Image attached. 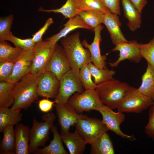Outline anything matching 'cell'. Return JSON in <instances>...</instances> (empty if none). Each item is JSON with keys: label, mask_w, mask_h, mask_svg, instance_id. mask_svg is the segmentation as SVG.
I'll return each mask as SVG.
<instances>
[{"label": "cell", "mask_w": 154, "mask_h": 154, "mask_svg": "<svg viewBox=\"0 0 154 154\" xmlns=\"http://www.w3.org/2000/svg\"><path fill=\"white\" fill-rule=\"evenodd\" d=\"M90 145L92 154H114L113 143L107 132L104 133Z\"/></svg>", "instance_id": "obj_25"}, {"label": "cell", "mask_w": 154, "mask_h": 154, "mask_svg": "<svg viewBox=\"0 0 154 154\" xmlns=\"http://www.w3.org/2000/svg\"><path fill=\"white\" fill-rule=\"evenodd\" d=\"M61 137L63 143L66 145L70 154L83 153L87 143L76 129L74 132L69 131L61 135Z\"/></svg>", "instance_id": "obj_19"}, {"label": "cell", "mask_w": 154, "mask_h": 154, "mask_svg": "<svg viewBox=\"0 0 154 154\" xmlns=\"http://www.w3.org/2000/svg\"><path fill=\"white\" fill-rule=\"evenodd\" d=\"M21 110L9 107H0V132L10 125H16L22 120Z\"/></svg>", "instance_id": "obj_23"}, {"label": "cell", "mask_w": 154, "mask_h": 154, "mask_svg": "<svg viewBox=\"0 0 154 154\" xmlns=\"http://www.w3.org/2000/svg\"><path fill=\"white\" fill-rule=\"evenodd\" d=\"M88 66L92 76L94 78V82L97 85L114 79L113 77L116 73L114 70L106 68H99L92 62L89 63Z\"/></svg>", "instance_id": "obj_30"}, {"label": "cell", "mask_w": 154, "mask_h": 154, "mask_svg": "<svg viewBox=\"0 0 154 154\" xmlns=\"http://www.w3.org/2000/svg\"><path fill=\"white\" fill-rule=\"evenodd\" d=\"M53 23L52 18H48L46 21L44 25L33 35L32 38L35 44L43 40L42 37L43 35Z\"/></svg>", "instance_id": "obj_39"}, {"label": "cell", "mask_w": 154, "mask_h": 154, "mask_svg": "<svg viewBox=\"0 0 154 154\" xmlns=\"http://www.w3.org/2000/svg\"><path fill=\"white\" fill-rule=\"evenodd\" d=\"M55 45L46 40L35 44L32 51L33 60L29 73L38 77L46 71Z\"/></svg>", "instance_id": "obj_6"}, {"label": "cell", "mask_w": 154, "mask_h": 154, "mask_svg": "<svg viewBox=\"0 0 154 154\" xmlns=\"http://www.w3.org/2000/svg\"><path fill=\"white\" fill-rule=\"evenodd\" d=\"M102 116V121L108 129L124 139L130 141L136 139L133 135H128L123 133L120 128V126L125 119L123 113L118 111L114 112L113 110L104 105L99 111Z\"/></svg>", "instance_id": "obj_10"}, {"label": "cell", "mask_w": 154, "mask_h": 154, "mask_svg": "<svg viewBox=\"0 0 154 154\" xmlns=\"http://www.w3.org/2000/svg\"><path fill=\"white\" fill-rule=\"evenodd\" d=\"M88 64H83L79 70V76L85 90L95 89L97 85L93 82L91 74L88 68Z\"/></svg>", "instance_id": "obj_35"}, {"label": "cell", "mask_w": 154, "mask_h": 154, "mask_svg": "<svg viewBox=\"0 0 154 154\" xmlns=\"http://www.w3.org/2000/svg\"><path fill=\"white\" fill-rule=\"evenodd\" d=\"M16 83L0 81V107H9L14 102L13 90Z\"/></svg>", "instance_id": "obj_28"}, {"label": "cell", "mask_w": 154, "mask_h": 154, "mask_svg": "<svg viewBox=\"0 0 154 154\" xmlns=\"http://www.w3.org/2000/svg\"><path fill=\"white\" fill-rule=\"evenodd\" d=\"M138 44L137 42L134 40L117 43L111 51H119V57L114 62L109 63L110 66L117 67L121 62L126 60L137 63L140 62L142 57Z\"/></svg>", "instance_id": "obj_11"}, {"label": "cell", "mask_w": 154, "mask_h": 154, "mask_svg": "<svg viewBox=\"0 0 154 154\" xmlns=\"http://www.w3.org/2000/svg\"><path fill=\"white\" fill-rule=\"evenodd\" d=\"M14 19L13 15L0 18V41H6L11 32L10 29Z\"/></svg>", "instance_id": "obj_36"}, {"label": "cell", "mask_w": 154, "mask_h": 154, "mask_svg": "<svg viewBox=\"0 0 154 154\" xmlns=\"http://www.w3.org/2000/svg\"><path fill=\"white\" fill-rule=\"evenodd\" d=\"M38 11L44 12L60 13L65 18L68 19L76 16L79 13L75 4L74 0H67L65 3L59 8L46 9L40 7L39 8Z\"/></svg>", "instance_id": "obj_31"}, {"label": "cell", "mask_w": 154, "mask_h": 154, "mask_svg": "<svg viewBox=\"0 0 154 154\" xmlns=\"http://www.w3.org/2000/svg\"><path fill=\"white\" fill-rule=\"evenodd\" d=\"M105 6L111 13L117 15H121L119 0H102Z\"/></svg>", "instance_id": "obj_40"}, {"label": "cell", "mask_w": 154, "mask_h": 154, "mask_svg": "<svg viewBox=\"0 0 154 154\" xmlns=\"http://www.w3.org/2000/svg\"><path fill=\"white\" fill-rule=\"evenodd\" d=\"M103 23L106 27L112 42L115 45L119 42L128 41L120 29L121 23L118 15L111 12L105 13Z\"/></svg>", "instance_id": "obj_17"}, {"label": "cell", "mask_w": 154, "mask_h": 154, "mask_svg": "<svg viewBox=\"0 0 154 154\" xmlns=\"http://www.w3.org/2000/svg\"><path fill=\"white\" fill-rule=\"evenodd\" d=\"M25 51L12 47L6 41H0V61L15 62Z\"/></svg>", "instance_id": "obj_27"}, {"label": "cell", "mask_w": 154, "mask_h": 154, "mask_svg": "<svg viewBox=\"0 0 154 154\" xmlns=\"http://www.w3.org/2000/svg\"><path fill=\"white\" fill-rule=\"evenodd\" d=\"M14 125L5 127L2 132L3 137L0 142V154H15V139Z\"/></svg>", "instance_id": "obj_26"}, {"label": "cell", "mask_w": 154, "mask_h": 154, "mask_svg": "<svg viewBox=\"0 0 154 154\" xmlns=\"http://www.w3.org/2000/svg\"><path fill=\"white\" fill-rule=\"evenodd\" d=\"M153 102L135 88L125 97L117 109L123 113H139L149 108Z\"/></svg>", "instance_id": "obj_9"}, {"label": "cell", "mask_w": 154, "mask_h": 154, "mask_svg": "<svg viewBox=\"0 0 154 154\" xmlns=\"http://www.w3.org/2000/svg\"><path fill=\"white\" fill-rule=\"evenodd\" d=\"M129 0L141 13L147 3V0Z\"/></svg>", "instance_id": "obj_42"}, {"label": "cell", "mask_w": 154, "mask_h": 154, "mask_svg": "<svg viewBox=\"0 0 154 154\" xmlns=\"http://www.w3.org/2000/svg\"><path fill=\"white\" fill-rule=\"evenodd\" d=\"M75 125L87 144L90 145L109 130L102 120L86 115L79 119Z\"/></svg>", "instance_id": "obj_8"}, {"label": "cell", "mask_w": 154, "mask_h": 154, "mask_svg": "<svg viewBox=\"0 0 154 154\" xmlns=\"http://www.w3.org/2000/svg\"><path fill=\"white\" fill-rule=\"evenodd\" d=\"M30 129L28 126L21 123L16 125L14 129L15 154H28Z\"/></svg>", "instance_id": "obj_18"}, {"label": "cell", "mask_w": 154, "mask_h": 154, "mask_svg": "<svg viewBox=\"0 0 154 154\" xmlns=\"http://www.w3.org/2000/svg\"><path fill=\"white\" fill-rule=\"evenodd\" d=\"M7 40L12 43L15 47L26 51H32L35 44L32 38L24 39L20 38L14 36L12 32Z\"/></svg>", "instance_id": "obj_34"}, {"label": "cell", "mask_w": 154, "mask_h": 154, "mask_svg": "<svg viewBox=\"0 0 154 154\" xmlns=\"http://www.w3.org/2000/svg\"><path fill=\"white\" fill-rule=\"evenodd\" d=\"M54 113L50 112L42 115L43 121L39 122L35 118L33 119L30 129L29 154H35L40 147H44L49 138L50 130L56 118Z\"/></svg>", "instance_id": "obj_4"}, {"label": "cell", "mask_w": 154, "mask_h": 154, "mask_svg": "<svg viewBox=\"0 0 154 154\" xmlns=\"http://www.w3.org/2000/svg\"><path fill=\"white\" fill-rule=\"evenodd\" d=\"M70 69L69 60L63 47L57 43L48 65L46 71L52 72L60 80Z\"/></svg>", "instance_id": "obj_14"}, {"label": "cell", "mask_w": 154, "mask_h": 154, "mask_svg": "<svg viewBox=\"0 0 154 154\" xmlns=\"http://www.w3.org/2000/svg\"><path fill=\"white\" fill-rule=\"evenodd\" d=\"M38 82L37 77L29 73L16 83L13 93L14 102L11 108L26 110L34 101L38 100Z\"/></svg>", "instance_id": "obj_2"}, {"label": "cell", "mask_w": 154, "mask_h": 154, "mask_svg": "<svg viewBox=\"0 0 154 154\" xmlns=\"http://www.w3.org/2000/svg\"><path fill=\"white\" fill-rule=\"evenodd\" d=\"M138 46L142 58L154 69V36L148 43H138Z\"/></svg>", "instance_id": "obj_33"}, {"label": "cell", "mask_w": 154, "mask_h": 154, "mask_svg": "<svg viewBox=\"0 0 154 154\" xmlns=\"http://www.w3.org/2000/svg\"><path fill=\"white\" fill-rule=\"evenodd\" d=\"M58 93L55 98L56 104L67 103L70 97L75 93H81L85 90L79 76V70L70 69L60 79Z\"/></svg>", "instance_id": "obj_5"}, {"label": "cell", "mask_w": 154, "mask_h": 154, "mask_svg": "<svg viewBox=\"0 0 154 154\" xmlns=\"http://www.w3.org/2000/svg\"><path fill=\"white\" fill-rule=\"evenodd\" d=\"M145 132L149 138L154 141V101L149 107V120L145 128Z\"/></svg>", "instance_id": "obj_38"}, {"label": "cell", "mask_w": 154, "mask_h": 154, "mask_svg": "<svg viewBox=\"0 0 154 154\" xmlns=\"http://www.w3.org/2000/svg\"><path fill=\"white\" fill-rule=\"evenodd\" d=\"M60 127V134L62 135L69 131L71 126L75 125L79 119L84 115L78 113L68 103L54 105Z\"/></svg>", "instance_id": "obj_13"}, {"label": "cell", "mask_w": 154, "mask_h": 154, "mask_svg": "<svg viewBox=\"0 0 154 154\" xmlns=\"http://www.w3.org/2000/svg\"><path fill=\"white\" fill-rule=\"evenodd\" d=\"M53 137L49 144L44 148H38L35 154H67L64 147L61 135L58 132L57 127L52 125L51 128Z\"/></svg>", "instance_id": "obj_22"}, {"label": "cell", "mask_w": 154, "mask_h": 154, "mask_svg": "<svg viewBox=\"0 0 154 154\" xmlns=\"http://www.w3.org/2000/svg\"><path fill=\"white\" fill-rule=\"evenodd\" d=\"M33 57L32 51L23 52L15 62L11 74L7 82L16 83L29 73Z\"/></svg>", "instance_id": "obj_16"}, {"label": "cell", "mask_w": 154, "mask_h": 154, "mask_svg": "<svg viewBox=\"0 0 154 154\" xmlns=\"http://www.w3.org/2000/svg\"><path fill=\"white\" fill-rule=\"evenodd\" d=\"M124 17L128 20L127 26L132 32L139 29L141 23V13L129 0H121Z\"/></svg>", "instance_id": "obj_21"}, {"label": "cell", "mask_w": 154, "mask_h": 154, "mask_svg": "<svg viewBox=\"0 0 154 154\" xmlns=\"http://www.w3.org/2000/svg\"><path fill=\"white\" fill-rule=\"evenodd\" d=\"M104 14L99 11L87 10L79 12L78 15L94 31L95 28L103 23Z\"/></svg>", "instance_id": "obj_29"}, {"label": "cell", "mask_w": 154, "mask_h": 154, "mask_svg": "<svg viewBox=\"0 0 154 154\" xmlns=\"http://www.w3.org/2000/svg\"><path fill=\"white\" fill-rule=\"evenodd\" d=\"M54 103V101H51L47 98H44L38 102V107L41 112L46 113L52 110Z\"/></svg>", "instance_id": "obj_41"}, {"label": "cell", "mask_w": 154, "mask_h": 154, "mask_svg": "<svg viewBox=\"0 0 154 154\" xmlns=\"http://www.w3.org/2000/svg\"><path fill=\"white\" fill-rule=\"evenodd\" d=\"M103 26L100 25L94 29V36L93 42L89 44L86 39L82 42V45L89 50L90 54V60L91 62L98 68L102 69L106 68V55L101 54L100 45L102 40L101 32Z\"/></svg>", "instance_id": "obj_15"}, {"label": "cell", "mask_w": 154, "mask_h": 154, "mask_svg": "<svg viewBox=\"0 0 154 154\" xmlns=\"http://www.w3.org/2000/svg\"><path fill=\"white\" fill-rule=\"evenodd\" d=\"M67 103L78 114L92 110L99 111L104 105L95 89H86L81 93H75Z\"/></svg>", "instance_id": "obj_7"}, {"label": "cell", "mask_w": 154, "mask_h": 154, "mask_svg": "<svg viewBox=\"0 0 154 154\" xmlns=\"http://www.w3.org/2000/svg\"><path fill=\"white\" fill-rule=\"evenodd\" d=\"M80 33H75L61 38L63 47L69 60L70 68L79 70L82 65L91 62L88 49L84 47L80 40Z\"/></svg>", "instance_id": "obj_3"}, {"label": "cell", "mask_w": 154, "mask_h": 154, "mask_svg": "<svg viewBox=\"0 0 154 154\" xmlns=\"http://www.w3.org/2000/svg\"><path fill=\"white\" fill-rule=\"evenodd\" d=\"M37 78V92L38 96L55 99L59 92L60 80L54 73L48 71Z\"/></svg>", "instance_id": "obj_12"}, {"label": "cell", "mask_w": 154, "mask_h": 154, "mask_svg": "<svg viewBox=\"0 0 154 154\" xmlns=\"http://www.w3.org/2000/svg\"><path fill=\"white\" fill-rule=\"evenodd\" d=\"M79 12L87 10H94L104 13L111 12L105 6L102 0H74Z\"/></svg>", "instance_id": "obj_32"}, {"label": "cell", "mask_w": 154, "mask_h": 154, "mask_svg": "<svg viewBox=\"0 0 154 154\" xmlns=\"http://www.w3.org/2000/svg\"><path fill=\"white\" fill-rule=\"evenodd\" d=\"M14 63L0 61V81H7L11 74Z\"/></svg>", "instance_id": "obj_37"}, {"label": "cell", "mask_w": 154, "mask_h": 154, "mask_svg": "<svg viewBox=\"0 0 154 154\" xmlns=\"http://www.w3.org/2000/svg\"><path fill=\"white\" fill-rule=\"evenodd\" d=\"M135 88L114 79L97 85L95 90L103 104L113 110Z\"/></svg>", "instance_id": "obj_1"}, {"label": "cell", "mask_w": 154, "mask_h": 154, "mask_svg": "<svg viewBox=\"0 0 154 154\" xmlns=\"http://www.w3.org/2000/svg\"><path fill=\"white\" fill-rule=\"evenodd\" d=\"M141 83L138 90L154 101V69L149 64L142 76Z\"/></svg>", "instance_id": "obj_24"}, {"label": "cell", "mask_w": 154, "mask_h": 154, "mask_svg": "<svg viewBox=\"0 0 154 154\" xmlns=\"http://www.w3.org/2000/svg\"><path fill=\"white\" fill-rule=\"evenodd\" d=\"M64 26V27L59 32L47 38L46 40L56 44L60 39L66 36L71 32L76 29L80 28L93 31L84 22L78 15L69 19Z\"/></svg>", "instance_id": "obj_20"}]
</instances>
